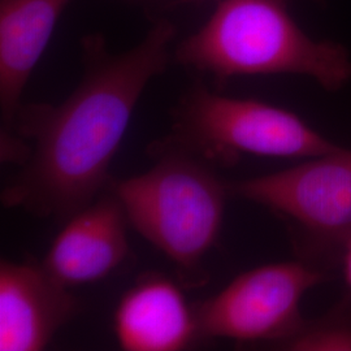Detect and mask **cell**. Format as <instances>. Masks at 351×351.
<instances>
[{
    "mask_svg": "<svg viewBox=\"0 0 351 351\" xmlns=\"http://www.w3.org/2000/svg\"><path fill=\"white\" fill-rule=\"evenodd\" d=\"M176 29L159 21L134 49L111 53L101 36L82 40L85 72L60 104L20 107L1 160L20 169L1 191L5 208L66 221L108 188V169L151 80L162 75Z\"/></svg>",
    "mask_w": 351,
    "mask_h": 351,
    "instance_id": "cell-1",
    "label": "cell"
},
{
    "mask_svg": "<svg viewBox=\"0 0 351 351\" xmlns=\"http://www.w3.org/2000/svg\"><path fill=\"white\" fill-rule=\"evenodd\" d=\"M175 56L177 63L220 82L239 75H295L336 93L351 81L350 52L306 34L287 0H221Z\"/></svg>",
    "mask_w": 351,
    "mask_h": 351,
    "instance_id": "cell-2",
    "label": "cell"
},
{
    "mask_svg": "<svg viewBox=\"0 0 351 351\" xmlns=\"http://www.w3.org/2000/svg\"><path fill=\"white\" fill-rule=\"evenodd\" d=\"M154 167L142 175L111 180L129 224L175 264L181 278L202 285L203 262L219 239L228 182L210 163L165 139L152 145Z\"/></svg>",
    "mask_w": 351,
    "mask_h": 351,
    "instance_id": "cell-3",
    "label": "cell"
},
{
    "mask_svg": "<svg viewBox=\"0 0 351 351\" xmlns=\"http://www.w3.org/2000/svg\"><path fill=\"white\" fill-rule=\"evenodd\" d=\"M288 228L295 258L333 275L351 234V150L339 147L271 175L228 182Z\"/></svg>",
    "mask_w": 351,
    "mask_h": 351,
    "instance_id": "cell-4",
    "label": "cell"
},
{
    "mask_svg": "<svg viewBox=\"0 0 351 351\" xmlns=\"http://www.w3.org/2000/svg\"><path fill=\"white\" fill-rule=\"evenodd\" d=\"M165 141L223 165L242 155L308 159L341 147L297 113L258 99L220 95L203 85L184 95Z\"/></svg>",
    "mask_w": 351,
    "mask_h": 351,
    "instance_id": "cell-5",
    "label": "cell"
},
{
    "mask_svg": "<svg viewBox=\"0 0 351 351\" xmlns=\"http://www.w3.org/2000/svg\"><path fill=\"white\" fill-rule=\"evenodd\" d=\"M332 276L298 258L246 271L195 306L199 336L274 349L304 320L301 303L306 293Z\"/></svg>",
    "mask_w": 351,
    "mask_h": 351,
    "instance_id": "cell-6",
    "label": "cell"
},
{
    "mask_svg": "<svg viewBox=\"0 0 351 351\" xmlns=\"http://www.w3.org/2000/svg\"><path fill=\"white\" fill-rule=\"evenodd\" d=\"M128 224L121 202L108 186L65 221L42 265L66 288L101 281L129 255Z\"/></svg>",
    "mask_w": 351,
    "mask_h": 351,
    "instance_id": "cell-7",
    "label": "cell"
},
{
    "mask_svg": "<svg viewBox=\"0 0 351 351\" xmlns=\"http://www.w3.org/2000/svg\"><path fill=\"white\" fill-rule=\"evenodd\" d=\"M78 311L71 289L40 264L0 263V351H39Z\"/></svg>",
    "mask_w": 351,
    "mask_h": 351,
    "instance_id": "cell-8",
    "label": "cell"
},
{
    "mask_svg": "<svg viewBox=\"0 0 351 351\" xmlns=\"http://www.w3.org/2000/svg\"><path fill=\"white\" fill-rule=\"evenodd\" d=\"M114 335L126 351H178L199 336L195 307L162 275L149 274L126 291L113 316Z\"/></svg>",
    "mask_w": 351,
    "mask_h": 351,
    "instance_id": "cell-9",
    "label": "cell"
},
{
    "mask_svg": "<svg viewBox=\"0 0 351 351\" xmlns=\"http://www.w3.org/2000/svg\"><path fill=\"white\" fill-rule=\"evenodd\" d=\"M71 0H0V142L10 138L26 84Z\"/></svg>",
    "mask_w": 351,
    "mask_h": 351,
    "instance_id": "cell-10",
    "label": "cell"
},
{
    "mask_svg": "<svg viewBox=\"0 0 351 351\" xmlns=\"http://www.w3.org/2000/svg\"><path fill=\"white\" fill-rule=\"evenodd\" d=\"M287 351H351V293L326 314L304 319L298 329L274 348Z\"/></svg>",
    "mask_w": 351,
    "mask_h": 351,
    "instance_id": "cell-11",
    "label": "cell"
},
{
    "mask_svg": "<svg viewBox=\"0 0 351 351\" xmlns=\"http://www.w3.org/2000/svg\"><path fill=\"white\" fill-rule=\"evenodd\" d=\"M339 269L342 272V277L345 280L348 291L351 293V234L343 245L341 259H339Z\"/></svg>",
    "mask_w": 351,
    "mask_h": 351,
    "instance_id": "cell-12",
    "label": "cell"
}]
</instances>
